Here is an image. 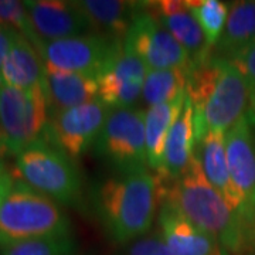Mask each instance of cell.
Returning <instances> with one entry per match:
<instances>
[{"instance_id":"obj_29","label":"cell","mask_w":255,"mask_h":255,"mask_svg":"<svg viewBox=\"0 0 255 255\" xmlns=\"http://www.w3.org/2000/svg\"><path fill=\"white\" fill-rule=\"evenodd\" d=\"M13 34H14V30H11L7 26L0 24V84H3V80H1V68H3V64H4V60H6L7 51H9Z\"/></svg>"},{"instance_id":"obj_21","label":"cell","mask_w":255,"mask_h":255,"mask_svg":"<svg viewBox=\"0 0 255 255\" xmlns=\"http://www.w3.org/2000/svg\"><path fill=\"white\" fill-rule=\"evenodd\" d=\"M253 44H255V0L234 1L230 6L224 31L210 54L230 60Z\"/></svg>"},{"instance_id":"obj_25","label":"cell","mask_w":255,"mask_h":255,"mask_svg":"<svg viewBox=\"0 0 255 255\" xmlns=\"http://www.w3.org/2000/svg\"><path fill=\"white\" fill-rule=\"evenodd\" d=\"M0 255H75L71 236L28 240L0 246Z\"/></svg>"},{"instance_id":"obj_28","label":"cell","mask_w":255,"mask_h":255,"mask_svg":"<svg viewBox=\"0 0 255 255\" xmlns=\"http://www.w3.org/2000/svg\"><path fill=\"white\" fill-rule=\"evenodd\" d=\"M244 77L250 90H255V44L228 60Z\"/></svg>"},{"instance_id":"obj_12","label":"cell","mask_w":255,"mask_h":255,"mask_svg":"<svg viewBox=\"0 0 255 255\" xmlns=\"http://www.w3.org/2000/svg\"><path fill=\"white\" fill-rule=\"evenodd\" d=\"M147 68L125 46H121L98 77V100L110 108H130L139 97Z\"/></svg>"},{"instance_id":"obj_18","label":"cell","mask_w":255,"mask_h":255,"mask_svg":"<svg viewBox=\"0 0 255 255\" xmlns=\"http://www.w3.org/2000/svg\"><path fill=\"white\" fill-rule=\"evenodd\" d=\"M75 6L88 21L91 33L124 43L142 1L121 0H75Z\"/></svg>"},{"instance_id":"obj_13","label":"cell","mask_w":255,"mask_h":255,"mask_svg":"<svg viewBox=\"0 0 255 255\" xmlns=\"http://www.w3.org/2000/svg\"><path fill=\"white\" fill-rule=\"evenodd\" d=\"M24 4L34 31L43 43L91 33L88 21L74 1L28 0Z\"/></svg>"},{"instance_id":"obj_30","label":"cell","mask_w":255,"mask_h":255,"mask_svg":"<svg viewBox=\"0 0 255 255\" xmlns=\"http://www.w3.org/2000/svg\"><path fill=\"white\" fill-rule=\"evenodd\" d=\"M14 180H16L14 173H11L10 170L0 176V204H1V201L4 200V197L7 196V193L10 191V189L13 187Z\"/></svg>"},{"instance_id":"obj_20","label":"cell","mask_w":255,"mask_h":255,"mask_svg":"<svg viewBox=\"0 0 255 255\" xmlns=\"http://www.w3.org/2000/svg\"><path fill=\"white\" fill-rule=\"evenodd\" d=\"M1 80L4 85L17 90H31L43 85V61L34 46L17 31L13 34L1 68Z\"/></svg>"},{"instance_id":"obj_31","label":"cell","mask_w":255,"mask_h":255,"mask_svg":"<svg viewBox=\"0 0 255 255\" xmlns=\"http://www.w3.org/2000/svg\"><path fill=\"white\" fill-rule=\"evenodd\" d=\"M7 155H10V149L7 146V142H6V137L0 130V159H3L4 156Z\"/></svg>"},{"instance_id":"obj_27","label":"cell","mask_w":255,"mask_h":255,"mask_svg":"<svg viewBox=\"0 0 255 255\" xmlns=\"http://www.w3.org/2000/svg\"><path fill=\"white\" fill-rule=\"evenodd\" d=\"M128 255H173L164 243L160 231H155L153 234H147L135 240L129 250Z\"/></svg>"},{"instance_id":"obj_15","label":"cell","mask_w":255,"mask_h":255,"mask_svg":"<svg viewBox=\"0 0 255 255\" xmlns=\"http://www.w3.org/2000/svg\"><path fill=\"white\" fill-rule=\"evenodd\" d=\"M157 224L173 255H226L216 238L193 224L169 203H160Z\"/></svg>"},{"instance_id":"obj_23","label":"cell","mask_w":255,"mask_h":255,"mask_svg":"<svg viewBox=\"0 0 255 255\" xmlns=\"http://www.w3.org/2000/svg\"><path fill=\"white\" fill-rule=\"evenodd\" d=\"M187 70L169 68V70H150L146 74L142 98L150 107L176 100L186 92Z\"/></svg>"},{"instance_id":"obj_32","label":"cell","mask_w":255,"mask_h":255,"mask_svg":"<svg viewBox=\"0 0 255 255\" xmlns=\"http://www.w3.org/2000/svg\"><path fill=\"white\" fill-rule=\"evenodd\" d=\"M250 111L255 115V90H251V104H250Z\"/></svg>"},{"instance_id":"obj_5","label":"cell","mask_w":255,"mask_h":255,"mask_svg":"<svg viewBox=\"0 0 255 255\" xmlns=\"http://www.w3.org/2000/svg\"><path fill=\"white\" fill-rule=\"evenodd\" d=\"M48 121V104L43 85L17 90L0 84V130L11 155L17 156L44 137Z\"/></svg>"},{"instance_id":"obj_16","label":"cell","mask_w":255,"mask_h":255,"mask_svg":"<svg viewBox=\"0 0 255 255\" xmlns=\"http://www.w3.org/2000/svg\"><path fill=\"white\" fill-rule=\"evenodd\" d=\"M43 88L50 117L65 110L98 100V78L90 74L71 73L44 65Z\"/></svg>"},{"instance_id":"obj_26","label":"cell","mask_w":255,"mask_h":255,"mask_svg":"<svg viewBox=\"0 0 255 255\" xmlns=\"http://www.w3.org/2000/svg\"><path fill=\"white\" fill-rule=\"evenodd\" d=\"M0 24L7 26L11 30L17 31L18 34L27 38L34 46L37 53H40L43 41L38 38L31 24L24 1L17 0H0Z\"/></svg>"},{"instance_id":"obj_10","label":"cell","mask_w":255,"mask_h":255,"mask_svg":"<svg viewBox=\"0 0 255 255\" xmlns=\"http://www.w3.org/2000/svg\"><path fill=\"white\" fill-rule=\"evenodd\" d=\"M111 108L100 100L51 115L46 136L71 157H78L97 143Z\"/></svg>"},{"instance_id":"obj_24","label":"cell","mask_w":255,"mask_h":255,"mask_svg":"<svg viewBox=\"0 0 255 255\" xmlns=\"http://www.w3.org/2000/svg\"><path fill=\"white\" fill-rule=\"evenodd\" d=\"M186 6L200 26L209 47L213 48L224 31L230 6L220 0H186Z\"/></svg>"},{"instance_id":"obj_34","label":"cell","mask_w":255,"mask_h":255,"mask_svg":"<svg viewBox=\"0 0 255 255\" xmlns=\"http://www.w3.org/2000/svg\"><path fill=\"white\" fill-rule=\"evenodd\" d=\"M248 117H250V119H251V122H253V125L255 127V115L251 112V111H248Z\"/></svg>"},{"instance_id":"obj_33","label":"cell","mask_w":255,"mask_h":255,"mask_svg":"<svg viewBox=\"0 0 255 255\" xmlns=\"http://www.w3.org/2000/svg\"><path fill=\"white\" fill-rule=\"evenodd\" d=\"M6 172H9V167H7V164H6V162L3 159H0V176L3 173H6Z\"/></svg>"},{"instance_id":"obj_6","label":"cell","mask_w":255,"mask_h":255,"mask_svg":"<svg viewBox=\"0 0 255 255\" xmlns=\"http://www.w3.org/2000/svg\"><path fill=\"white\" fill-rule=\"evenodd\" d=\"M95 147L119 173L147 169L145 111L111 108Z\"/></svg>"},{"instance_id":"obj_3","label":"cell","mask_w":255,"mask_h":255,"mask_svg":"<svg viewBox=\"0 0 255 255\" xmlns=\"http://www.w3.org/2000/svg\"><path fill=\"white\" fill-rule=\"evenodd\" d=\"M70 228V219L57 201L18 179L0 204V246L65 237L71 236Z\"/></svg>"},{"instance_id":"obj_19","label":"cell","mask_w":255,"mask_h":255,"mask_svg":"<svg viewBox=\"0 0 255 255\" xmlns=\"http://www.w3.org/2000/svg\"><path fill=\"white\" fill-rule=\"evenodd\" d=\"M197 156L211 186L226 199L228 206L241 217V201L233 184L226 153V132L207 129L197 142Z\"/></svg>"},{"instance_id":"obj_4","label":"cell","mask_w":255,"mask_h":255,"mask_svg":"<svg viewBox=\"0 0 255 255\" xmlns=\"http://www.w3.org/2000/svg\"><path fill=\"white\" fill-rule=\"evenodd\" d=\"M14 174L58 204L75 206L81 201L82 182L77 166L46 135L16 156Z\"/></svg>"},{"instance_id":"obj_17","label":"cell","mask_w":255,"mask_h":255,"mask_svg":"<svg viewBox=\"0 0 255 255\" xmlns=\"http://www.w3.org/2000/svg\"><path fill=\"white\" fill-rule=\"evenodd\" d=\"M196 149L197 137L194 127V108L187 98L180 117L169 132L164 146L163 163L157 170V176H155L156 183L166 184L177 180L187 170L193 157L196 156Z\"/></svg>"},{"instance_id":"obj_22","label":"cell","mask_w":255,"mask_h":255,"mask_svg":"<svg viewBox=\"0 0 255 255\" xmlns=\"http://www.w3.org/2000/svg\"><path fill=\"white\" fill-rule=\"evenodd\" d=\"M186 100L187 92H183L176 100L150 107L149 110L145 111L147 166L156 172L162 167L166 140L174 122L182 114Z\"/></svg>"},{"instance_id":"obj_8","label":"cell","mask_w":255,"mask_h":255,"mask_svg":"<svg viewBox=\"0 0 255 255\" xmlns=\"http://www.w3.org/2000/svg\"><path fill=\"white\" fill-rule=\"evenodd\" d=\"M251 90L237 68L223 58V68L200 115H194L196 137L200 140L207 129L227 132L250 111Z\"/></svg>"},{"instance_id":"obj_11","label":"cell","mask_w":255,"mask_h":255,"mask_svg":"<svg viewBox=\"0 0 255 255\" xmlns=\"http://www.w3.org/2000/svg\"><path fill=\"white\" fill-rule=\"evenodd\" d=\"M124 46L143 61L147 71L190 67V58L166 28L140 7Z\"/></svg>"},{"instance_id":"obj_14","label":"cell","mask_w":255,"mask_h":255,"mask_svg":"<svg viewBox=\"0 0 255 255\" xmlns=\"http://www.w3.org/2000/svg\"><path fill=\"white\" fill-rule=\"evenodd\" d=\"M146 13L155 17L189 54L190 64L200 63L211 53L200 26L183 0L142 1Z\"/></svg>"},{"instance_id":"obj_9","label":"cell","mask_w":255,"mask_h":255,"mask_svg":"<svg viewBox=\"0 0 255 255\" xmlns=\"http://www.w3.org/2000/svg\"><path fill=\"white\" fill-rule=\"evenodd\" d=\"M121 46L124 43L88 33L43 43L38 55L43 64L51 68L90 74L98 78Z\"/></svg>"},{"instance_id":"obj_1","label":"cell","mask_w":255,"mask_h":255,"mask_svg":"<svg viewBox=\"0 0 255 255\" xmlns=\"http://www.w3.org/2000/svg\"><path fill=\"white\" fill-rule=\"evenodd\" d=\"M156 184L160 203H169L193 224L211 234L226 255H241L251 248L243 220L211 186L203 172L197 152L177 180Z\"/></svg>"},{"instance_id":"obj_2","label":"cell","mask_w":255,"mask_h":255,"mask_svg":"<svg viewBox=\"0 0 255 255\" xmlns=\"http://www.w3.org/2000/svg\"><path fill=\"white\" fill-rule=\"evenodd\" d=\"M157 184L147 169L107 179L95 194L100 217L117 243H133L146 236L155 220Z\"/></svg>"},{"instance_id":"obj_7","label":"cell","mask_w":255,"mask_h":255,"mask_svg":"<svg viewBox=\"0 0 255 255\" xmlns=\"http://www.w3.org/2000/svg\"><path fill=\"white\" fill-rule=\"evenodd\" d=\"M226 153L233 184L241 201V220L255 246V127L247 115L226 132Z\"/></svg>"}]
</instances>
